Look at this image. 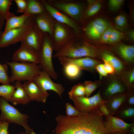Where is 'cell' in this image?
<instances>
[{
    "label": "cell",
    "mask_w": 134,
    "mask_h": 134,
    "mask_svg": "<svg viewBox=\"0 0 134 134\" xmlns=\"http://www.w3.org/2000/svg\"><path fill=\"white\" fill-rule=\"evenodd\" d=\"M12 0H0V13L6 20L10 15L9 9Z\"/></svg>",
    "instance_id": "cell-32"
},
{
    "label": "cell",
    "mask_w": 134,
    "mask_h": 134,
    "mask_svg": "<svg viewBox=\"0 0 134 134\" xmlns=\"http://www.w3.org/2000/svg\"><path fill=\"white\" fill-rule=\"evenodd\" d=\"M54 51L51 37L48 34L44 33L42 44L37 52L39 60V65L42 70L47 72L52 78L56 79L58 78V74L52 62Z\"/></svg>",
    "instance_id": "cell-5"
},
{
    "label": "cell",
    "mask_w": 134,
    "mask_h": 134,
    "mask_svg": "<svg viewBox=\"0 0 134 134\" xmlns=\"http://www.w3.org/2000/svg\"><path fill=\"white\" fill-rule=\"evenodd\" d=\"M23 85L29 97L30 101L46 102L49 94L41 90L33 81H26Z\"/></svg>",
    "instance_id": "cell-17"
},
{
    "label": "cell",
    "mask_w": 134,
    "mask_h": 134,
    "mask_svg": "<svg viewBox=\"0 0 134 134\" xmlns=\"http://www.w3.org/2000/svg\"><path fill=\"white\" fill-rule=\"evenodd\" d=\"M110 26L105 19L99 18L88 23L83 30L87 38L91 40H97L100 39L104 32Z\"/></svg>",
    "instance_id": "cell-11"
},
{
    "label": "cell",
    "mask_w": 134,
    "mask_h": 134,
    "mask_svg": "<svg viewBox=\"0 0 134 134\" xmlns=\"http://www.w3.org/2000/svg\"><path fill=\"white\" fill-rule=\"evenodd\" d=\"M127 94L117 95L106 100L105 103L110 112L111 115L114 116L118 110L125 104Z\"/></svg>",
    "instance_id": "cell-23"
},
{
    "label": "cell",
    "mask_w": 134,
    "mask_h": 134,
    "mask_svg": "<svg viewBox=\"0 0 134 134\" xmlns=\"http://www.w3.org/2000/svg\"><path fill=\"white\" fill-rule=\"evenodd\" d=\"M41 0L46 10L56 21L70 27L79 35L80 31L78 23L67 15L53 7L47 1Z\"/></svg>",
    "instance_id": "cell-12"
},
{
    "label": "cell",
    "mask_w": 134,
    "mask_h": 134,
    "mask_svg": "<svg viewBox=\"0 0 134 134\" xmlns=\"http://www.w3.org/2000/svg\"><path fill=\"white\" fill-rule=\"evenodd\" d=\"M115 117L123 120H133L134 118V107L125 103L115 115Z\"/></svg>",
    "instance_id": "cell-28"
},
{
    "label": "cell",
    "mask_w": 134,
    "mask_h": 134,
    "mask_svg": "<svg viewBox=\"0 0 134 134\" xmlns=\"http://www.w3.org/2000/svg\"><path fill=\"white\" fill-rule=\"evenodd\" d=\"M124 37V35L123 33L114 28L111 33L108 43H113L118 42Z\"/></svg>",
    "instance_id": "cell-35"
},
{
    "label": "cell",
    "mask_w": 134,
    "mask_h": 134,
    "mask_svg": "<svg viewBox=\"0 0 134 134\" xmlns=\"http://www.w3.org/2000/svg\"><path fill=\"white\" fill-rule=\"evenodd\" d=\"M66 60L72 62L81 69L91 71L95 69L96 66L100 64L99 61L90 57H84L78 58H71L63 57Z\"/></svg>",
    "instance_id": "cell-20"
},
{
    "label": "cell",
    "mask_w": 134,
    "mask_h": 134,
    "mask_svg": "<svg viewBox=\"0 0 134 134\" xmlns=\"http://www.w3.org/2000/svg\"><path fill=\"white\" fill-rule=\"evenodd\" d=\"M105 102L100 104L98 107V109L103 116L106 117L111 115L110 112L105 103Z\"/></svg>",
    "instance_id": "cell-41"
},
{
    "label": "cell",
    "mask_w": 134,
    "mask_h": 134,
    "mask_svg": "<svg viewBox=\"0 0 134 134\" xmlns=\"http://www.w3.org/2000/svg\"><path fill=\"white\" fill-rule=\"evenodd\" d=\"M116 50L121 57L126 61L131 62L134 61V46L121 43L117 46Z\"/></svg>",
    "instance_id": "cell-26"
},
{
    "label": "cell",
    "mask_w": 134,
    "mask_h": 134,
    "mask_svg": "<svg viewBox=\"0 0 134 134\" xmlns=\"http://www.w3.org/2000/svg\"><path fill=\"white\" fill-rule=\"evenodd\" d=\"M128 133L130 134H134V125H132L130 128Z\"/></svg>",
    "instance_id": "cell-47"
},
{
    "label": "cell",
    "mask_w": 134,
    "mask_h": 134,
    "mask_svg": "<svg viewBox=\"0 0 134 134\" xmlns=\"http://www.w3.org/2000/svg\"><path fill=\"white\" fill-rule=\"evenodd\" d=\"M0 120L17 124L22 126L26 132L30 134L33 130L28 124L29 116L21 113L9 104L3 98L0 97Z\"/></svg>",
    "instance_id": "cell-4"
},
{
    "label": "cell",
    "mask_w": 134,
    "mask_h": 134,
    "mask_svg": "<svg viewBox=\"0 0 134 134\" xmlns=\"http://www.w3.org/2000/svg\"><path fill=\"white\" fill-rule=\"evenodd\" d=\"M15 89L14 85L10 84L0 85V96L7 101H9Z\"/></svg>",
    "instance_id": "cell-30"
},
{
    "label": "cell",
    "mask_w": 134,
    "mask_h": 134,
    "mask_svg": "<svg viewBox=\"0 0 134 134\" xmlns=\"http://www.w3.org/2000/svg\"><path fill=\"white\" fill-rule=\"evenodd\" d=\"M114 28L111 26H109L104 32L100 38V41L103 43H108L111 33Z\"/></svg>",
    "instance_id": "cell-38"
},
{
    "label": "cell",
    "mask_w": 134,
    "mask_h": 134,
    "mask_svg": "<svg viewBox=\"0 0 134 134\" xmlns=\"http://www.w3.org/2000/svg\"><path fill=\"white\" fill-rule=\"evenodd\" d=\"M17 7V12L25 13L27 6V0H14Z\"/></svg>",
    "instance_id": "cell-39"
},
{
    "label": "cell",
    "mask_w": 134,
    "mask_h": 134,
    "mask_svg": "<svg viewBox=\"0 0 134 134\" xmlns=\"http://www.w3.org/2000/svg\"><path fill=\"white\" fill-rule=\"evenodd\" d=\"M33 81L42 91H53L61 98L65 91V88L62 84L53 82L49 75L43 70H41Z\"/></svg>",
    "instance_id": "cell-10"
},
{
    "label": "cell",
    "mask_w": 134,
    "mask_h": 134,
    "mask_svg": "<svg viewBox=\"0 0 134 134\" xmlns=\"http://www.w3.org/2000/svg\"><path fill=\"white\" fill-rule=\"evenodd\" d=\"M34 24L44 33L52 37L56 21L46 10L43 12L33 16Z\"/></svg>",
    "instance_id": "cell-15"
},
{
    "label": "cell",
    "mask_w": 134,
    "mask_h": 134,
    "mask_svg": "<svg viewBox=\"0 0 134 134\" xmlns=\"http://www.w3.org/2000/svg\"><path fill=\"white\" fill-rule=\"evenodd\" d=\"M31 16L23 14L21 16H17L13 13L10 12L6 20V22L5 26L3 33L23 26L26 23Z\"/></svg>",
    "instance_id": "cell-22"
},
{
    "label": "cell",
    "mask_w": 134,
    "mask_h": 134,
    "mask_svg": "<svg viewBox=\"0 0 134 134\" xmlns=\"http://www.w3.org/2000/svg\"><path fill=\"white\" fill-rule=\"evenodd\" d=\"M70 98L85 96V88L83 83H78L72 87L68 92Z\"/></svg>",
    "instance_id": "cell-29"
},
{
    "label": "cell",
    "mask_w": 134,
    "mask_h": 134,
    "mask_svg": "<svg viewBox=\"0 0 134 134\" xmlns=\"http://www.w3.org/2000/svg\"><path fill=\"white\" fill-rule=\"evenodd\" d=\"M8 122L0 120V134H9L8 128Z\"/></svg>",
    "instance_id": "cell-44"
},
{
    "label": "cell",
    "mask_w": 134,
    "mask_h": 134,
    "mask_svg": "<svg viewBox=\"0 0 134 134\" xmlns=\"http://www.w3.org/2000/svg\"><path fill=\"white\" fill-rule=\"evenodd\" d=\"M124 0H109L108 1V5L110 10L113 12L118 10L124 3Z\"/></svg>",
    "instance_id": "cell-37"
},
{
    "label": "cell",
    "mask_w": 134,
    "mask_h": 134,
    "mask_svg": "<svg viewBox=\"0 0 134 134\" xmlns=\"http://www.w3.org/2000/svg\"><path fill=\"white\" fill-rule=\"evenodd\" d=\"M78 34L71 28L56 21L51 38L56 52L77 37Z\"/></svg>",
    "instance_id": "cell-7"
},
{
    "label": "cell",
    "mask_w": 134,
    "mask_h": 134,
    "mask_svg": "<svg viewBox=\"0 0 134 134\" xmlns=\"http://www.w3.org/2000/svg\"><path fill=\"white\" fill-rule=\"evenodd\" d=\"M114 21L115 27L121 32L125 30L127 28L128 25L127 19L124 14L121 13L117 15L114 19Z\"/></svg>",
    "instance_id": "cell-31"
},
{
    "label": "cell",
    "mask_w": 134,
    "mask_h": 134,
    "mask_svg": "<svg viewBox=\"0 0 134 134\" xmlns=\"http://www.w3.org/2000/svg\"><path fill=\"white\" fill-rule=\"evenodd\" d=\"M66 116L69 117H73L78 115L82 112L75 106H74L69 102L65 104Z\"/></svg>",
    "instance_id": "cell-36"
},
{
    "label": "cell",
    "mask_w": 134,
    "mask_h": 134,
    "mask_svg": "<svg viewBox=\"0 0 134 134\" xmlns=\"http://www.w3.org/2000/svg\"><path fill=\"white\" fill-rule=\"evenodd\" d=\"M15 90L10 101L13 104L25 105L31 101L23 84L21 81H17L15 83Z\"/></svg>",
    "instance_id": "cell-19"
},
{
    "label": "cell",
    "mask_w": 134,
    "mask_h": 134,
    "mask_svg": "<svg viewBox=\"0 0 134 134\" xmlns=\"http://www.w3.org/2000/svg\"><path fill=\"white\" fill-rule=\"evenodd\" d=\"M17 134H36L33 130L30 134H29L26 132H22L18 133Z\"/></svg>",
    "instance_id": "cell-49"
},
{
    "label": "cell",
    "mask_w": 134,
    "mask_h": 134,
    "mask_svg": "<svg viewBox=\"0 0 134 134\" xmlns=\"http://www.w3.org/2000/svg\"><path fill=\"white\" fill-rule=\"evenodd\" d=\"M78 37L56 51L54 57L71 58L88 57L97 58V50L95 46L86 41H79Z\"/></svg>",
    "instance_id": "cell-2"
},
{
    "label": "cell",
    "mask_w": 134,
    "mask_h": 134,
    "mask_svg": "<svg viewBox=\"0 0 134 134\" xmlns=\"http://www.w3.org/2000/svg\"><path fill=\"white\" fill-rule=\"evenodd\" d=\"M44 34L34 24L22 41L37 53L42 44Z\"/></svg>",
    "instance_id": "cell-16"
},
{
    "label": "cell",
    "mask_w": 134,
    "mask_h": 134,
    "mask_svg": "<svg viewBox=\"0 0 134 134\" xmlns=\"http://www.w3.org/2000/svg\"><path fill=\"white\" fill-rule=\"evenodd\" d=\"M95 68L99 73L101 79L103 77L106 76L108 74L104 69L103 64H98L96 66Z\"/></svg>",
    "instance_id": "cell-45"
},
{
    "label": "cell",
    "mask_w": 134,
    "mask_h": 134,
    "mask_svg": "<svg viewBox=\"0 0 134 134\" xmlns=\"http://www.w3.org/2000/svg\"><path fill=\"white\" fill-rule=\"evenodd\" d=\"M58 58L63 66L64 73L67 78L74 80L79 77L82 70L80 67L75 64L65 60L63 57Z\"/></svg>",
    "instance_id": "cell-21"
},
{
    "label": "cell",
    "mask_w": 134,
    "mask_h": 134,
    "mask_svg": "<svg viewBox=\"0 0 134 134\" xmlns=\"http://www.w3.org/2000/svg\"><path fill=\"white\" fill-rule=\"evenodd\" d=\"M54 134H110L98 108L73 117L60 114L55 117Z\"/></svg>",
    "instance_id": "cell-1"
},
{
    "label": "cell",
    "mask_w": 134,
    "mask_h": 134,
    "mask_svg": "<svg viewBox=\"0 0 134 134\" xmlns=\"http://www.w3.org/2000/svg\"><path fill=\"white\" fill-rule=\"evenodd\" d=\"M12 73L10 83L17 81H34L42 70L38 64L28 62H7Z\"/></svg>",
    "instance_id": "cell-3"
},
{
    "label": "cell",
    "mask_w": 134,
    "mask_h": 134,
    "mask_svg": "<svg viewBox=\"0 0 134 134\" xmlns=\"http://www.w3.org/2000/svg\"><path fill=\"white\" fill-rule=\"evenodd\" d=\"M125 103L131 106H134V95L132 91H129L127 94Z\"/></svg>",
    "instance_id": "cell-43"
},
{
    "label": "cell",
    "mask_w": 134,
    "mask_h": 134,
    "mask_svg": "<svg viewBox=\"0 0 134 134\" xmlns=\"http://www.w3.org/2000/svg\"><path fill=\"white\" fill-rule=\"evenodd\" d=\"M3 25L0 24V33L1 30V28Z\"/></svg>",
    "instance_id": "cell-51"
},
{
    "label": "cell",
    "mask_w": 134,
    "mask_h": 134,
    "mask_svg": "<svg viewBox=\"0 0 134 134\" xmlns=\"http://www.w3.org/2000/svg\"><path fill=\"white\" fill-rule=\"evenodd\" d=\"M75 106L82 112H87L97 108L101 104L105 102L100 95V90L91 97L85 96L70 98Z\"/></svg>",
    "instance_id": "cell-9"
},
{
    "label": "cell",
    "mask_w": 134,
    "mask_h": 134,
    "mask_svg": "<svg viewBox=\"0 0 134 134\" xmlns=\"http://www.w3.org/2000/svg\"><path fill=\"white\" fill-rule=\"evenodd\" d=\"M21 42V46L13 54L12 61L39 64V60L37 53L23 41Z\"/></svg>",
    "instance_id": "cell-13"
},
{
    "label": "cell",
    "mask_w": 134,
    "mask_h": 134,
    "mask_svg": "<svg viewBox=\"0 0 134 134\" xmlns=\"http://www.w3.org/2000/svg\"><path fill=\"white\" fill-rule=\"evenodd\" d=\"M127 86L129 91L132 90L134 83V70L132 69L128 72L127 75Z\"/></svg>",
    "instance_id": "cell-40"
},
{
    "label": "cell",
    "mask_w": 134,
    "mask_h": 134,
    "mask_svg": "<svg viewBox=\"0 0 134 134\" xmlns=\"http://www.w3.org/2000/svg\"><path fill=\"white\" fill-rule=\"evenodd\" d=\"M102 59L103 62V67L107 74H112L114 73L116 70L114 67L106 60L103 59Z\"/></svg>",
    "instance_id": "cell-42"
},
{
    "label": "cell",
    "mask_w": 134,
    "mask_h": 134,
    "mask_svg": "<svg viewBox=\"0 0 134 134\" xmlns=\"http://www.w3.org/2000/svg\"><path fill=\"white\" fill-rule=\"evenodd\" d=\"M5 20L0 13V24L3 25L4 23Z\"/></svg>",
    "instance_id": "cell-48"
},
{
    "label": "cell",
    "mask_w": 134,
    "mask_h": 134,
    "mask_svg": "<svg viewBox=\"0 0 134 134\" xmlns=\"http://www.w3.org/2000/svg\"><path fill=\"white\" fill-rule=\"evenodd\" d=\"M27 0V7L23 14L30 16H34L41 14L46 10L41 0Z\"/></svg>",
    "instance_id": "cell-25"
},
{
    "label": "cell",
    "mask_w": 134,
    "mask_h": 134,
    "mask_svg": "<svg viewBox=\"0 0 134 134\" xmlns=\"http://www.w3.org/2000/svg\"><path fill=\"white\" fill-rule=\"evenodd\" d=\"M128 37L130 40L134 41V31L133 30L129 31L128 33Z\"/></svg>",
    "instance_id": "cell-46"
},
{
    "label": "cell",
    "mask_w": 134,
    "mask_h": 134,
    "mask_svg": "<svg viewBox=\"0 0 134 134\" xmlns=\"http://www.w3.org/2000/svg\"><path fill=\"white\" fill-rule=\"evenodd\" d=\"M104 125L110 134L117 133H128L130 127L134 123H129L114 116L110 115L104 118Z\"/></svg>",
    "instance_id": "cell-14"
},
{
    "label": "cell",
    "mask_w": 134,
    "mask_h": 134,
    "mask_svg": "<svg viewBox=\"0 0 134 134\" xmlns=\"http://www.w3.org/2000/svg\"><path fill=\"white\" fill-rule=\"evenodd\" d=\"M126 87L120 81L116 79L109 82L105 87L101 95L102 98L106 100L114 96L127 94Z\"/></svg>",
    "instance_id": "cell-18"
},
{
    "label": "cell",
    "mask_w": 134,
    "mask_h": 134,
    "mask_svg": "<svg viewBox=\"0 0 134 134\" xmlns=\"http://www.w3.org/2000/svg\"><path fill=\"white\" fill-rule=\"evenodd\" d=\"M113 134H127V133H117Z\"/></svg>",
    "instance_id": "cell-50"
},
{
    "label": "cell",
    "mask_w": 134,
    "mask_h": 134,
    "mask_svg": "<svg viewBox=\"0 0 134 134\" xmlns=\"http://www.w3.org/2000/svg\"><path fill=\"white\" fill-rule=\"evenodd\" d=\"M7 65L0 63V83L3 84H10L9 77L8 74Z\"/></svg>",
    "instance_id": "cell-34"
},
{
    "label": "cell",
    "mask_w": 134,
    "mask_h": 134,
    "mask_svg": "<svg viewBox=\"0 0 134 134\" xmlns=\"http://www.w3.org/2000/svg\"><path fill=\"white\" fill-rule=\"evenodd\" d=\"M47 1L77 23L81 21L85 8L82 3L73 0H50Z\"/></svg>",
    "instance_id": "cell-6"
},
{
    "label": "cell",
    "mask_w": 134,
    "mask_h": 134,
    "mask_svg": "<svg viewBox=\"0 0 134 134\" xmlns=\"http://www.w3.org/2000/svg\"><path fill=\"white\" fill-rule=\"evenodd\" d=\"M83 84L85 88V96L88 97H90L93 92L99 86L100 82L87 80L85 81Z\"/></svg>",
    "instance_id": "cell-33"
},
{
    "label": "cell",
    "mask_w": 134,
    "mask_h": 134,
    "mask_svg": "<svg viewBox=\"0 0 134 134\" xmlns=\"http://www.w3.org/2000/svg\"><path fill=\"white\" fill-rule=\"evenodd\" d=\"M33 16H31L23 26L2 33L0 37V48L21 42L34 24Z\"/></svg>",
    "instance_id": "cell-8"
},
{
    "label": "cell",
    "mask_w": 134,
    "mask_h": 134,
    "mask_svg": "<svg viewBox=\"0 0 134 134\" xmlns=\"http://www.w3.org/2000/svg\"><path fill=\"white\" fill-rule=\"evenodd\" d=\"M86 7L84 8L81 22L94 16L100 10L102 6L101 1L98 0H88Z\"/></svg>",
    "instance_id": "cell-24"
},
{
    "label": "cell",
    "mask_w": 134,
    "mask_h": 134,
    "mask_svg": "<svg viewBox=\"0 0 134 134\" xmlns=\"http://www.w3.org/2000/svg\"><path fill=\"white\" fill-rule=\"evenodd\" d=\"M102 59H103L109 63L115 68L116 71L120 72L124 68V65L121 61L110 52L104 51L101 54Z\"/></svg>",
    "instance_id": "cell-27"
}]
</instances>
